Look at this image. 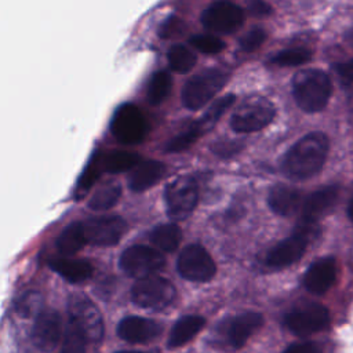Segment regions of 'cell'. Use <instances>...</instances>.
Masks as SVG:
<instances>
[{
	"label": "cell",
	"mask_w": 353,
	"mask_h": 353,
	"mask_svg": "<svg viewBox=\"0 0 353 353\" xmlns=\"http://www.w3.org/2000/svg\"><path fill=\"white\" fill-rule=\"evenodd\" d=\"M201 134L200 131L192 124L186 131H183L182 134L174 137L165 146L167 152H182L188 148H190L197 138H200Z\"/></svg>",
	"instance_id": "34"
},
{
	"label": "cell",
	"mask_w": 353,
	"mask_h": 353,
	"mask_svg": "<svg viewBox=\"0 0 353 353\" xmlns=\"http://www.w3.org/2000/svg\"><path fill=\"white\" fill-rule=\"evenodd\" d=\"M88 338L84 331L72 320H69V325L66 327L61 353H85V345Z\"/></svg>",
	"instance_id": "31"
},
{
	"label": "cell",
	"mask_w": 353,
	"mask_h": 353,
	"mask_svg": "<svg viewBox=\"0 0 353 353\" xmlns=\"http://www.w3.org/2000/svg\"><path fill=\"white\" fill-rule=\"evenodd\" d=\"M347 216H349L350 221L353 222V200L349 203V207H347Z\"/></svg>",
	"instance_id": "42"
},
{
	"label": "cell",
	"mask_w": 353,
	"mask_h": 353,
	"mask_svg": "<svg viewBox=\"0 0 353 353\" xmlns=\"http://www.w3.org/2000/svg\"><path fill=\"white\" fill-rule=\"evenodd\" d=\"M149 239L156 248L165 252H172L181 243L182 232L175 223H161L152 229Z\"/></svg>",
	"instance_id": "25"
},
{
	"label": "cell",
	"mask_w": 353,
	"mask_h": 353,
	"mask_svg": "<svg viewBox=\"0 0 353 353\" xmlns=\"http://www.w3.org/2000/svg\"><path fill=\"white\" fill-rule=\"evenodd\" d=\"M265 39H266V32L261 28H254L240 39V47L244 51L250 52L256 50L263 43Z\"/></svg>",
	"instance_id": "37"
},
{
	"label": "cell",
	"mask_w": 353,
	"mask_h": 353,
	"mask_svg": "<svg viewBox=\"0 0 353 353\" xmlns=\"http://www.w3.org/2000/svg\"><path fill=\"white\" fill-rule=\"evenodd\" d=\"M228 73L219 68L205 69L190 77L181 92L182 103L189 110H199L207 105L226 84Z\"/></svg>",
	"instance_id": "3"
},
{
	"label": "cell",
	"mask_w": 353,
	"mask_h": 353,
	"mask_svg": "<svg viewBox=\"0 0 353 353\" xmlns=\"http://www.w3.org/2000/svg\"><path fill=\"white\" fill-rule=\"evenodd\" d=\"M170 68L176 73H188L196 63V55L183 44H175L167 54Z\"/></svg>",
	"instance_id": "29"
},
{
	"label": "cell",
	"mask_w": 353,
	"mask_h": 353,
	"mask_svg": "<svg viewBox=\"0 0 353 353\" xmlns=\"http://www.w3.org/2000/svg\"><path fill=\"white\" fill-rule=\"evenodd\" d=\"M121 196V188L116 182L102 185L88 200V207L92 211H106L112 208Z\"/></svg>",
	"instance_id": "27"
},
{
	"label": "cell",
	"mask_w": 353,
	"mask_h": 353,
	"mask_svg": "<svg viewBox=\"0 0 353 353\" xmlns=\"http://www.w3.org/2000/svg\"><path fill=\"white\" fill-rule=\"evenodd\" d=\"M328 138L314 131L296 141L285 153L281 168L291 179H307L316 175L324 165L328 154Z\"/></svg>",
	"instance_id": "1"
},
{
	"label": "cell",
	"mask_w": 353,
	"mask_h": 353,
	"mask_svg": "<svg viewBox=\"0 0 353 353\" xmlns=\"http://www.w3.org/2000/svg\"><path fill=\"white\" fill-rule=\"evenodd\" d=\"M176 270L189 281L205 283L214 277L215 263L203 245L189 244L178 256Z\"/></svg>",
	"instance_id": "10"
},
{
	"label": "cell",
	"mask_w": 353,
	"mask_h": 353,
	"mask_svg": "<svg viewBox=\"0 0 353 353\" xmlns=\"http://www.w3.org/2000/svg\"><path fill=\"white\" fill-rule=\"evenodd\" d=\"M50 266L69 283H81L92 274V265L84 259L52 258L50 261Z\"/></svg>",
	"instance_id": "22"
},
{
	"label": "cell",
	"mask_w": 353,
	"mask_h": 353,
	"mask_svg": "<svg viewBox=\"0 0 353 353\" xmlns=\"http://www.w3.org/2000/svg\"><path fill=\"white\" fill-rule=\"evenodd\" d=\"M335 279L336 263L334 258H320L307 268L303 276V284L313 294H324L334 285Z\"/></svg>",
	"instance_id": "18"
},
{
	"label": "cell",
	"mask_w": 353,
	"mask_h": 353,
	"mask_svg": "<svg viewBox=\"0 0 353 353\" xmlns=\"http://www.w3.org/2000/svg\"><path fill=\"white\" fill-rule=\"evenodd\" d=\"M263 317L256 312H244L230 319L226 327V339L229 345L239 349L245 345L248 338L262 327Z\"/></svg>",
	"instance_id": "19"
},
{
	"label": "cell",
	"mask_w": 353,
	"mask_h": 353,
	"mask_svg": "<svg viewBox=\"0 0 353 353\" xmlns=\"http://www.w3.org/2000/svg\"><path fill=\"white\" fill-rule=\"evenodd\" d=\"M99 170H101V168H99V163H98L95 159H92V160L90 161V164L85 167V170L83 171V174H81V176H80V179H79L77 192H79L80 194H83L84 192H87V190L94 185V182L99 178V174H101Z\"/></svg>",
	"instance_id": "36"
},
{
	"label": "cell",
	"mask_w": 353,
	"mask_h": 353,
	"mask_svg": "<svg viewBox=\"0 0 353 353\" xmlns=\"http://www.w3.org/2000/svg\"><path fill=\"white\" fill-rule=\"evenodd\" d=\"M270 210L280 216H291L303 204L302 194L298 189L288 185H276L270 189L268 196Z\"/></svg>",
	"instance_id": "20"
},
{
	"label": "cell",
	"mask_w": 353,
	"mask_h": 353,
	"mask_svg": "<svg viewBox=\"0 0 353 353\" xmlns=\"http://www.w3.org/2000/svg\"><path fill=\"white\" fill-rule=\"evenodd\" d=\"M87 243L84 223L72 222L69 223L57 239V248L63 256L74 255Z\"/></svg>",
	"instance_id": "24"
},
{
	"label": "cell",
	"mask_w": 353,
	"mask_h": 353,
	"mask_svg": "<svg viewBox=\"0 0 353 353\" xmlns=\"http://www.w3.org/2000/svg\"><path fill=\"white\" fill-rule=\"evenodd\" d=\"M69 320L76 323L85 334L88 341L98 342L103 334L102 316L97 306L80 292L72 294L68 301Z\"/></svg>",
	"instance_id": "11"
},
{
	"label": "cell",
	"mask_w": 353,
	"mask_h": 353,
	"mask_svg": "<svg viewBox=\"0 0 353 353\" xmlns=\"http://www.w3.org/2000/svg\"><path fill=\"white\" fill-rule=\"evenodd\" d=\"M244 11L230 1H215L201 14V22L205 29L214 33L229 34L239 30L244 22Z\"/></svg>",
	"instance_id": "12"
},
{
	"label": "cell",
	"mask_w": 353,
	"mask_h": 353,
	"mask_svg": "<svg viewBox=\"0 0 353 353\" xmlns=\"http://www.w3.org/2000/svg\"><path fill=\"white\" fill-rule=\"evenodd\" d=\"M167 214L174 221H182L188 218L199 199L197 183L190 176H178L168 182L164 190Z\"/></svg>",
	"instance_id": "7"
},
{
	"label": "cell",
	"mask_w": 353,
	"mask_h": 353,
	"mask_svg": "<svg viewBox=\"0 0 353 353\" xmlns=\"http://www.w3.org/2000/svg\"><path fill=\"white\" fill-rule=\"evenodd\" d=\"M149 125L142 112L132 103H124L117 108L110 121L113 137L124 145H137L148 134Z\"/></svg>",
	"instance_id": "8"
},
{
	"label": "cell",
	"mask_w": 353,
	"mask_h": 353,
	"mask_svg": "<svg viewBox=\"0 0 353 353\" xmlns=\"http://www.w3.org/2000/svg\"><path fill=\"white\" fill-rule=\"evenodd\" d=\"M164 263V256L157 250L142 244H135L125 248L119 261L121 270L125 274L137 279L154 274L163 269Z\"/></svg>",
	"instance_id": "9"
},
{
	"label": "cell",
	"mask_w": 353,
	"mask_h": 353,
	"mask_svg": "<svg viewBox=\"0 0 353 353\" xmlns=\"http://www.w3.org/2000/svg\"><path fill=\"white\" fill-rule=\"evenodd\" d=\"M190 44L203 54H218L225 48V43L214 34H197L190 39Z\"/></svg>",
	"instance_id": "33"
},
{
	"label": "cell",
	"mask_w": 353,
	"mask_h": 353,
	"mask_svg": "<svg viewBox=\"0 0 353 353\" xmlns=\"http://www.w3.org/2000/svg\"><path fill=\"white\" fill-rule=\"evenodd\" d=\"M176 296V290L172 283L160 276H148L138 279L131 288L132 302L143 309L164 310Z\"/></svg>",
	"instance_id": "4"
},
{
	"label": "cell",
	"mask_w": 353,
	"mask_h": 353,
	"mask_svg": "<svg viewBox=\"0 0 353 353\" xmlns=\"http://www.w3.org/2000/svg\"><path fill=\"white\" fill-rule=\"evenodd\" d=\"M102 168L108 172H123L132 170L141 163V157L137 153L127 150H114L102 159Z\"/></svg>",
	"instance_id": "28"
},
{
	"label": "cell",
	"mask_w": 353,
	"mask_h": 353,
	"mask_svg": "<svg viewBox=\"0 0 353 353\" xmlns=\"http://www.w3.org/2000/svg\"><path fill=\"white\" fill-rule=\"evenodd\" d=\"M283 353H321V349L313 342H302L288 346Z\"/></svg>",
	"instance_id": "39"
},
{
	"label": "cell",
	"mask_w": 353,
	"mask_h": 353,
	"mask_svg": "<svg viewBox=\"0 0 353 353\" xmlns=\"http://www.w3.org/2000/svg\"><path fill=\"white\" fill-rule=\"evenodd\" d=\"M204 324H205L204 317L199 314H188L181 317L171 328V332L168 336V347L170 349L181 347L182 345L193 339V336L203 330Z\"/></svg>",
	"instance_id": "23"
},
{
	"label": "cell",
	"mask_w": 353,
	"mask_h": 353,
	"mask_svg": "<svg viewBox=\"0 0 353 353\" xmlns=\"http://www.w3.org/2000/svg\"><path fill=\"white\" fill-rule=\"evenodd\" d=\"M161 334V325L139 316L124 317L117 325V335L130 343H146Z\"/></svg>",
	"instance_id": "16"
},
{
	"label": "cell",
	"mask_w": 353,
	"mask_h": 353,
	"mask_svg": "<svg viewBox=\"0 0 353 353\" xmlns=\"http://www.w3.org/2000/svg\"><path fill=\"white\" fill-rule=\"evenodd\" d=\"M336 72L345 77L346 80H350L353 81V59L352 61H346V62H342V63H338L335 66Z\"/></svg>",
	"instance_id": "40"
},
{
	"label": "cell",
	"mask_w": 353,
	"mask_h": 353,
	"mask_svg": "<svg viewBox=\"0 0 353 353\" xmlns=\"http://www.w3.org/2000/svg\"><path fill=\"white\" fill-rule=\"evenodd\" d=\"M310 57H312V52L306 48H291V50H284L276 54L272 62L280 66H296L307 62Z\"/></svg>",
	"instance_id": "32"
},
{
	"label": "cell",
	"mask_w": 353,
	"mask_h": 353,
	"mask_svg": "<svg viewBox=\"0 0 353 353\" xmlns=\"http://www.w3.org/2000/svg\"><path fill=\"white\" fill-rule=\"evenodd\" d=\"M251 7H252V10H254L255 12H259V14H266V12H269V7H268L266 3L262 1V0H252Z\"/></svg>",
	"instance_id": "41"
},
{
	"label": "cell",
	"mask_w": 353,
	"mask_h": 353,
	"mask_svg": "<svg viewBox=\"0 0 353 353\" xmlns=\"http://www.w3.org/2000/svg\"><path fill=\"white\" fill-rule=\"evenodd\" d=\"M117 353H142V352H132V350H127V352H117Z\"/></svg>",
	"instance_id": "43"
},
{
	"label": "cell",
	"mask_w": 353,
	"mask_h": 353,
	"mask_svg": "<svg viewBox=\"0 0 353 353\" xmlns=\"http://www.w3.org/2000/svg\"><path fill=\"white\" fill-rule=\"evenodd\" d=\"M165 165L159 160H146L135 165L128 176V188L132 192H143L156 185L164 175Z\"/></svg>",
	"instance_id": "21"
},
{
	"label": "cell",
	"mask_w": 353,
	"mask_h": 353,
	"mask_svg": "<svg viewBox=\"0 0 353 353\" xmlns=\"http://www.w3.org/2000/svg\"><path fill=\"white\" fill-rule=\"evenodd\" d=\"M240 149H241V145L233 141H228V142L219 141L212 146V152L219 157H230L234 153H237Z\"/></svg>",
	"instance_id": "38"
},
{
	"label": "cell",
	"mask_w": 353,
	"mask_h": 353,
	"mask_svg": "<svg viewBox=\"0 0 353 353\" xmlns=\"http://www.w3.org/2000/svg\"><path fill=\"white\" fill-rule=\"evenodd\" d=\"M317 223L298 222L295 232L276 244L266 254V265L273 269H281L295 263L305 252L307 243L316 234Z\"/></svg>",
	"instance_id": "5"
},
{
	"label": "cell",
	"mask_w": 353,
	"mask_h": 353,
	"mask_svg": "<svg viewBox=\"0 0 353 353\" xmlns=\"http://www.w3.org/2000/svg\"><path fill=\"white\" fill-rule=\"evenodd\" d=\"M234 99H236L234 95L228 94V95H223L222 98L214 101L211 103V106L208 108V110L196 123H193V125L203 135L204 132H207L208 130H211L214 127V124L219 120V117L232 106Z\"/></svg>",
	"instance_id": "26"
},
{
	"label": "cell",
	"mask_w": 353,
	"mask_h": 353,
	"mask_svg": "<svg viewBox=\"0 0 353 353\" xmlns=\"http://www.w3.org/2000/svg\"><path fill=\"white\" fill-rule=\"evenodd\" d=\"M62 335V319L54 310H46L37 314L32 339L36 347L41 352H52Z\"/></svg>",
	"instance_id": "15"
},
{
	"label": "cell",
	"mask_w": 353,
	"mask_h": 353,
	"mask_svg": "<svg viewBox=\"0 0 353 353\" xmlns=\"http://www.w3.org/2000/svg\"><path fill=\"white\" fill-rule=\"evenodd\" d=\"M276 116L274 105L262 97L244 101L232 114L230 127L236 132H255L265 128Z\"/></svg>",
	"instance_id": "6"
},
{
	"label": "cell",
	"mask_w": 353,
	"mask_h": 353,
	"mask_svg": "<svg viewBox=\"0 0 353 353\" xmlns=\"http://www.w3.org/2000/svg\"><path fill=\"white\" fill-rule=\"evenodd\" d=\"M87 243L92 245H114L120 241L127 230V223L117 215L91 218L84 222Z\"/></svg>",
	"instance_id": "14"
},
{
	"label": "cell",
	"mask_w": 353,
	"mask_h": 353,
	"mask_svg": "<svg viewBox=\"0 0 353 353\" xmlns=\"http://www.w3.org/2000/svg\"><path fill=\"white\" fill-rule=\"evenodd\" d=\"M336 199L338 188L334 185L313 192L303 200L299 221L306 223H317L334 207Z\"/></svg>",
	"instance_id": "17"
},
{
	"label": "cell",
	"mask_w": 353,
	"mask_h": 353,
	"mask_svg": "<svg viewBox=\"0 0 353 353\" xmlns=\"http://www.w3.org/2000/svg\"><path fill=\"white\" fill-rule=\"evenodd\" d=\"M332 94V83L320 69H302L292 79V95L306 113L323 110Z\"/></svg>",
	"instance_id": "2"
},
{
	"label": "cell",
	"mask_w": 353,
	"mask_h": 353,
	"mask_svg": "<svg viewBox=\"0 0 353 353\" xmlns=\"http://www.w3.org/2000/svg\"><path fill=\"white\" fill-rule=\"evenodd\" d=\"M171 76L165 70H159L152 74L148 83V99L152 105L161 103L171 91Z\"/></svg>",
	"instance_id": "30"
},
{
	"label": "cell",
	"mask_w": 353,
	"mask_h": 353,
	"mask_svg": "<svg viewBox=\"0 0 353 353\" xmlns=\"http://www.w3.org/2000/svg\"><path fill=\"white\" fill-rule=\"evenodd\" d=\"M40 303L41 298L37 292H28L19 298V301L15 303V309L21 316L29 317L39 310Z\"/></svg>",
	"instance_id": "35"
},
{
	"label": "cell",
	"mask_w": 353,
	"mask_h": 353,
	"mask_svg": "<svg viewBox=\"0 0 353 353\" xmlns=\"http://www.w3.org/2000/svg\"><path fill=\"white\" fill-rule=\"evenodd\" d=\"M330 324V312L319 303L295 309L284 317V325L298 336H307L323 331Z\"/></svg>",
	"instance_id": "13"
}]
</instances>
